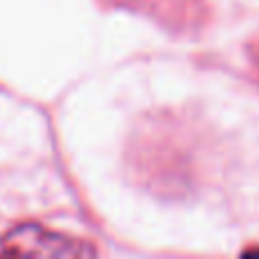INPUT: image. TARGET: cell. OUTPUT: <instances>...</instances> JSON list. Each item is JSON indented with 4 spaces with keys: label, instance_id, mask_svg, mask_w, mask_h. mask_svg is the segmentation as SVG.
I'll use <instances>...</instances> for the list:
<instances>
[{
    "label": "cell",
    "instance_id": "1",
    "mask_svg": "<svg viewBox=\"0 0 259 259\" xmlns=\"http://www.w3.org/2000/svg\"><path fill=\"white\" fill-rule=\"evenodd\" d=\"M94 248L80 239L27 223L0 237V257H87Z\"/></svg>",
    "mask_w": 259,
    "mask_h": 259
}]
</instances>
